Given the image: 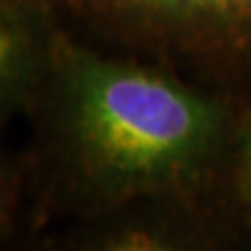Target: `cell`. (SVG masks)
Masks as SVG:
<instances>
[{"mask_svg": "<svg viewBox=\"0 0 251 251\" xmlns=\"http://www.w3.org/2000/svg\"><path fill=\"white\" fill-rule=\"evenodd\" d=\"M25 163L38 222H67L157 195L224 193L234 103L168 69L63 31L31 105Z\"/></svg>", "mask_w": 251, "mask_h": 251, "instance_id": "obj_1", "label": "cell"}, {"mask_svg": "<svg viewBox=\"0 0 251 251\" xmlns=\"http://www.w3.org/2000/svg\"><path fill=\"white\" fill-rule=\"evenodd\" d=\"M25 163L15 161L0 149V241L9 239L27 207Z\"/></svg>", "mask_w": 251, "mask_h": 251, "instance_id": "obj_5", "label": "cell"}, {"mask_svg": "<svg viewBox=\"0 0 251 251\" xmlns=\"http://www.w3.org/2000/svg\"><path fill=\"white\" fill-rule=\"evenodd\" d=\"M63 31L50 0H0V124L29 113Z\"/></svg>", "mask_w": 251, "mask_h": 251, "instance_id": "obj_4", "label": "cell"}, {"mask_svg": "<svg viewBox=\"0 0 251 251\" xmlns=\"http://www.w3.org/2000/svg\"><path fill=\"white\" fill-rule=\"evenodd\" d=\"M216 195H157L67 222L54 247L77 251H186L214 243Z\"/></svg>", "mask_w": 251, "mask_h": 251, "instance_id": "obj_3", "label": "cell"}, {"mask_svg": "<svg viewBox=\"0 0 251 251\" xmlns=\"http://www.w3.org/2000/svg\"><path fill=\"white\" fill-rule=\"evenodd\" d=\"M224 193L251 214V115L243 117L234 132L224 172Z\"/></svg>", "mask_w": 251, "mask_h": 251, "instance_id": "obj_6", "label": "cell"}, {"mask_svg": "<svg viewBox=\"0 0 251 251\" xmlns=\"http://www.w3.org/2000/svg\"><path fill=\"white\" fill-rule=\"evenodd\" d=\"M84 44L168 69L234 103L251 84V0H50Z\"/></svg>", "mask_w": 251, "mask_h": 251, "instance_id": "obj_2", "label": "cell"}]
</instances>
